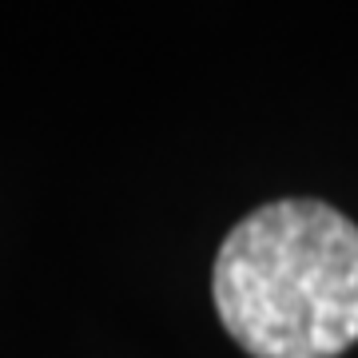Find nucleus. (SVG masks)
<instances>
[{"label":"nucleus","mask_w":358,"mask_h":358,"mask_svg":"<svg viewBox=\"0 0 358 358\" xmlns=\"http://www.w3.org/2000/svg\"><path fill=\"white\" fill-rule=\"evenodd\" d=\"M215 310L251 358H338L358 343V227L319 199H279L231 227Z\"/></svg>","instance_id":"nucleus-1"}]
</instances>
